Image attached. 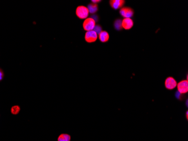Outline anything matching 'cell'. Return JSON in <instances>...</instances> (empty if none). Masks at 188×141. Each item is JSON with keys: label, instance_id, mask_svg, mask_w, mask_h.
<instances>
[{"label": "cell", "instance_id": "obj_1", "mask_svg": "<svg viewBox=\"0 0 188 141\" xmlns=\"http://www.w3.org/2000/svg\"><path fill=\"white\" fill-rule=\"evenodd\" d=\"M76 13L77 16L81 19H86L87 18L89 11L87 7L84 6H79L77 8Z\"/></svg>", "mask_w": 188, "mask_h": 141}, {"label": "cell", "instance_id": "obj_2", "mask_svg": "<svg viewBox=\"0 0 188 141\" xmlns=\"http://www.w3.org/2000/svg\"><path fill=\"white\" fill-rule=\"evenodd\" d=\"M95 21L92 18H87L85 20V21L83 22V28L87 32L93 31L95 27Z\"/></svg>", "mask_w": 188, "mask_h": 141}, {"label": "cell", "instance_id": "obj_3", "mask_svg": "<svg viewBox=\"0 0 188 141\" xmlns=\"http://www.w3.org/2000/svg\"><path fill=\"white\" fill-rule=\"evenodd\" d=\"M178 92L180 94H185L188 91V80H182L181 82H179L178 84H177Z\"/></svg>", "mask_w": 188, "mask_h": 141}, {"label": "cell", "instance_id": "obj_4", "mask_svg": "<svg viewBox=\"0 0 188 141\" xmlns=\"http://www.w3.org/2000/svg\"><path fill=\"white\" fill-rule=\"evenodd\" d=\"M85 38L88 43L94 42L98 39V34L94 31H87L85 34Z\"/></svg>", "mask_w": 188, "mask_h": 141}, {"label": "cell", "instance_id": "obj_5", "mask_svg": "<svg viewBox=\"0 0 188 141\" xmlns=\"http://www.w3.org/2000/svg\"><path fill=\"white\" fill-rule=\"evenodd\" d=\"M165 87L169 90H172L177 86V82L172 77H167L165 80Z\"/></svg>", "mask_w": 188, "mask_h": 141}, {"label": "cell", "instance_id": "obj_6", "mask_svg": "<svg viewBox=\"0 0 188 141\" xmlns=\"http://www.w3.org/2000/svg\"><path fill=\"white\" fill-rule=\"evenodd\" d=\"M120 14L125 18H131L133 15V11L130 7H122L120 10Z\"/></svg>", "mask_w": 188, "mask_h": 141}, {"label": "cell", "instance_id": "obj_7", "mask_svg": "<svg viewBox=\"0 0 188 141\" xmlns=\"http://www.w3.org/2000/svg\"><path fill=\"white\" fill-rule=\"evenodd\" d=\"M133 25V22L131 18H124L122 21V28L125 29H130Z\"/></svg>", "mask_w": 188, "mask_h": 141}, {"label": "cell", "instance_id": "obj_8", "mask_svg": "<svg viewBox=\"0 0 188 141\" xmlns=\"http://www.w3.org/2000/svg\"><path fill=\"white\" fill-rule=\"evenodd\" d=\"M125 3L124 0H112L110 1L111 6L113 9L117 10L123 7Z\"/></svg>", "mask_w": 188, "mask_h": 141}, {"label": "cell", "instance_id": "obj_9", "mask_svg": "<svg viewBox=\"0 0 188 141\" xmlns=\"http://www.w3.org/2000/svg\"><path fill=\"white\" fill-rule=\"evenodd\" d=\"M99 38L102 42H106L109 40V35L107 31H103L99 34Z\"/></svg>", "mask_w": 188, "mask_h": 141}, {"label": "cell", "instance_id": "obj_10", "mask_svg": "<svg viewBox=\"0 0 188 141\" xmlns=\"http://www.w3.org/2000/svg\"><path fill=\"white\" fill-rule=\"evenodd\" d=\"M87 9L89 10V13L91 14H94L98 11V5L96 3H91L88 5Z\"/></svg>", "mask_w": 188, "mask_h": 141}, {"label": "cell", "instance_id": "obj_11", "mask_svg": "<svg viewBox=\"0 0 188 141\" xmlns=\"http://www.w3.org/2000/svg\"><path fill=\"white\" fill-rule=\"evenodd\" d=\"M71 136L68 134H62L58 138V141H70Z\"/></svg>", "mask_w": 188, "mask_h": 141}, {"label": "cell", "instance_id": "obj_12", "mask_svg": "<svg viewBox=\"0 0 188 141\" xmlns=\"http://www.w3.org/2000/svg\"><path fill=\"white\" fill-rule=\"evenodd\" d=\"M114 27L116 28V30L120 31L122 29V20L120 19H117L116 20L114 23Z\"/></svg>", "mask_w": 188, "mask_h": 141}, {"label": "cell", "instance_id": "obj_13", "mask_svg": "<svg viewBox=\"0 0 188 141\" xmlns=\"http://www.w3.org/2000/svg\"><path fill=\"white\" fill-rule=\"evenodd\" d=\"M20 107L18 106H14L12 107L11 108V113H12L13 115H17L19 111H20Z\"/></svg>", "mask_w": 188, "mask_h": 141}, {"label": "cell", "instance_id": "obj_14", "mask_svg": "<svg viewBox=\"0 0 188 141\" xmlns=\"http://www.w3.org/2000/svg\"><path fill=\"white\" fill-rule=\"evenodd\" d=\"M93 31L95 32L97 34H99L102 31V28L100 25H95V28H94Z\"/></svg>", "mask_w": 188, "mask_h": 141}, {"label": "cell", "instance_id": "obj_15", "mask_svg": "<svg viewBox=\"0 0 188 141\" xmlns=\"http://www.w3.org/2000/svg\"><path fill=\"white\" fill-rule=\"evenodd\" d=\"M3 77V72L1 69H0V81L2 80Z\"/></svg>", "mask_w": 188, "mask_h": 141}, {"label": "cell", "instance_id": "obj_16", "mask_svg": "<svg viewBox=\"0 0 188 141\" xmlns=\"http://www.w3.org/2000/svg\"><path fill=\"white\" fill-rule=\"evenodd\" d=\"M92 2H93V3H97V2H100V1H99V0H97V1H94V0H93L92 1Z\"/></svg>", "mask_w": 188, "mask_h": 141}, {"label": "cell", "instance_id": "obj_17", "mask_svg": "<svg viewBox=\"0 0 188 141\" xmlns=\"http://www.w3.org/2000/svg\"><path fill=\"white\" fill-rule=\"evenodd\" d=\"M188 111H187V112H186V118H187V119H188Z\"/></svg>", "mask_w": 188, "mask_h": 141}]
</instances>
